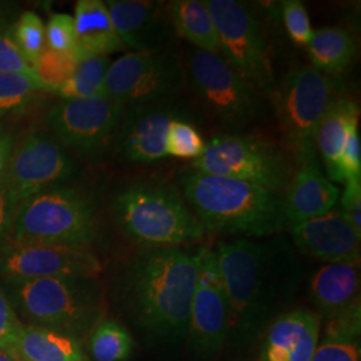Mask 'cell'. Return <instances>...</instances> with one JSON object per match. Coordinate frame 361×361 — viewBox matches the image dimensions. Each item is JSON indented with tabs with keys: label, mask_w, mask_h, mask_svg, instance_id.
Wrapping results in <instances>:
<instances>
[{
	"label": "cell",
	"mask_w": 361,
	"mask_h": 361,
	"mask_svg": "<svg viewBox=\"0 0 361 361\" xmlns=\"http://www.w3.org/2000/svg\"><path fill=\"white\" fill-rule=\"evenodd\" d=\"M214 252L231 308L228 341L235 348L250 347L295 296L301 279L298 259L281 238L219 243Z\"/></svg>",
	"instance_id": "obj_1"
},
{
	"label": "cell",
	"mask_w": 361,
	"mask_h": 361,
	"mask_svg": "<svg viewBox=\"0 0 361 361\" xmlns=\"http://www.w3.org/2000/svg\"><path fill=\"white\" fill-rule=\"evenodd\" d=\"M198 274V250L180 246L147 249L131 265L128 297L135 319L152 335H188Z\"/></svg>",
	"instance_id": "obj_2"
},
{
	"label": "cell",
	"mask_w": 361,
	"mask_h": 361,
	"mask_svg": "<svg viewBox=\"0 0 361 361\" xmlns=\"http://www.w3.org/2000/svg\"><path fill=\"white\" fill-rule=\"evenodd\" d=\"M182 190L205 233L262 238L288 225L284 197L253 183L194 170Z\"/></svg>",
	"instance_id": "obj_3"
},
{
	"label": "cell",
	"mask_w": 361,
	"mask_h": 361,
	"mask_svg": "<svg viewBox=\"0 0 361 361\" xmlns=\"http://www.w3.org/2000/svg\"><path fill=\"white\" fill-rule=\"evenodd\" d=\"M1 288L22 323L70 336L80 343L106 314L104 292L97 279H1Z\"/></svg>",
	"instance_id": "obj_4"
},
{
	"label": "cell",
	"mask_w": 361,
	"mask_h": 361,
	"mask_svg": "<svg viewBox=\"0 0 361 361\" xmlns=\"http://www.w3.org/2000/svg\"><path fill=\"white\" fill-rule=\"evenodd\" d=\"M114 212L130 240L149 249L182 245L205 235L178 192L164 185H131L116 195Z\"/></svg>",
	"instance_id": "obj_5"
},
{
	"label": "cell",
	"mask_w": 361,
	"mask_h": 361,
	"mask_svg": "<svg viewBox=\"0 0 361 361\" xmlns=\"http://www.w3.org/2000/svg\"><path fill=\"white\" fill-rule=\"evenodd\" d=\"M98 234L97 207L73 188H58L22 201L10 240L59 245L91 246Z\"/></svg>",
	"instance_id": "obj_6"
},
{
	"label": "cell",
	"mask_w": 361,
	"mask_h": 361,
	"mask_svg": "<svg viewBox=\"0 0 361 361\" xmlns=\"http://www.w3.org/2000/svg\"><path fill=\"white\" fill-rule=\"evenodd\" d=\"M344 94L338 78L326 75L312 65L290 71L274 86L271 101L295 158L316 152L314 133L328 110Z\"/></svg>",
	"instance_id": "obj_7"
},
{
	"label": "cell",
	"mask_w": 361,
	"mask_h": 361,
	"mask_svg": "<svg viewBox=\"0 0 361 361\" xmlns=\"http://www.w3.org/2000/svg\"><path fill=\"white\" fill-rule=\"evenodd\" d=\"M195 171L244 180L281 195L295 168L274 145L244 134H222L212 138L204 153L192 164Z\"/></svg>",
	"instance_id": "obj_8"
},
{
	"label": "cell",
	"mask_w": 361,
	"mask_h": 361,
	"mask_svg": "<svg viewBox=\"0 0 361 361\" xmlns=\"http://www.w3.org/2000/svg\"><path fill=\"white\" fill-rule=\"evenodd\" d=\"M123 106L106 95L62 99L44 116L52 137L71 154L97 161L106 154L119 133Z\"/></svg>",
	"instance_id": "obj_9"
},
{
	"label": "cell",
	"mask_w": 361,
	"mask_h": 361,
	"mask_svg": "<svg viewBox=\"0 0 361 361\" xmlns=\"http://www.w3.org/2000/svg\"><path fill=\"white\" fill-rule=\"evenodd\" d=\"M205 3L217 27L219 54L259 94H271L276 86L271 56L256 15L235 0Z\"/></svg>",
	"instance_id": "obj_10"
},
{
	"label": "cell",
	"mask_w": 361,
	"mask_h": 361,
	"mask_svg": "<svg viewBox=\"0 0 361 361\" xmlns=\"http://www.w3.org/2000/svg\"><path fill=\"white\" fill-rule=\"evenodd\" d=\"M189 78L201 102L231 129L252 125L265 110L261 94L221 54L194 50Z\"/></svg>",
	"instance_id": "obj_11"
},
{
	"label": "cell",
	"mask_w": 361,
	"mask_h": 361,
	"mask_svg": "<svg viewBox=\"0 0 361 361\" xmlns=\"http://www.w3.org/2000/svg\"><path fill=\"white\" fill-rule=\"evenodd\" d=\"M183 80L182 66L174 54L166 50L133 51L111 62L104 95L128 109L173 98Z\"/></svg>",
	"instance_id": "obj_12"
},
{
	"label": "cell",
	"mask_w": 361,
	"mask_h": 361,
	"mask_svg": "<svg viewBox=\"0 0 361 361\" xmlns=\"http://www.w3.org/2000/svg\"><path fill=\"white\" fill-rule=\"evenodd\" d=\"M77 170L73 155L50 133L34 130L15 143L3 180L19 205L37 194L68 186Z\"/></svg>",
	"instance_id": "obj_13"
},
{
	"label": "cell",
	"mask_w": 361,
	"mask_h": 361,
	"mask_svg": "<svg viewBox=\"0 0 361 361\" xmlns=\"http://www.w3.org/2000/svg\"><path fill=\"white\" fill-rule=\"evenodd\" d=\"M101 271L102 264L90 246L16 243L13 240L0 245L1 279H97Z\"/></svg>",
	"instance_id": "obj_14"
},
{
	"label": "cell",
	"mask_w": 361,
	"mask_h": 361,
	"mask_svg": "<svg viewBox=\"0 0 361 361\" xmlns=\"http://www.w3.org/2000/svg\"><path fill=\"white\" fill-rule=\"evenodd\" d=\"M229 325L231 308L217 256L204 246L198 250V274L188 326L192 348L202 356L219 353L228 341Z\"/></svg>",
	"instance_id": "obj_15"
},
{
	"label": "cell",
	"mask_w": 361,
	"mask_h": 361,
	"mask_svg": "<svg viewBox=\"0 0 361 361\" xmlns=\"http://www.w3.org/2000/svg\"><path fill=\"white\" fill-rule=\"evenodd\" d=\"M188 116L174 97L125 109L118 133L119 154L131 164H152L168 157L169 125Z\"/></svg>",
	"instance_id": "obj_16"
},
{
	"label": "cell",
	"mask_w": 361,
	"mask_h": 361,
	"mask_svg": "<svg viewBox=\"0 0 361 361\" xmlns=\"http://www.w3.org/2000/svg\"><path fill=\"white\" fill-rule=\"evenodd\" d=\"M293 243L300 252L326 264H359L361 234L334 210L323 217L308 219L289 226Z\"/></svg>",
	"instance_id": "obj_17"
},
{
	"label": "cell",
	"mask_w": 361,
	"mask_h": 361,
	"mask_svg": "<svg viewBox=\"0 0 361 361\" xmlns=\"http://www.w3.org/2000/svg\"><path fill=\"white\" fill-rule=\"evenodd\" d=\"M106 6L123 46L135 52L164 50L174 35L162 1L109 0Z\"/></svg>",
	"instance_id": "obj_18"
},
{
	"label": "cell",
	"mask_w": 361,
	"mask_h": 361,
	"mask_svg": "<svg viewBox=\"0 0 361 361\" xmlns=\"http://www.w3.org/2000/svg\"><path fill=\"white\" fill-rule=\"evenodd\" d=\"M285 193V219L289 226L334 212L340 195L335 183L324 177L316 152L296 158L295 174Z\"/></svg>",
	"instance_id": "obj_19"
},
{
	"label": "cell",
	"mask_w": 361,
	"mask_h": 361,
	"mask_svg": "<svg viewBox=\"0 0 361 361\" xmlns=\"http://www.w3.org/2000/svg\"><path fill=\"white\" fill-rule=\"evenodd\" d=\"M322 317L310 310H293L271 320L258 361H312L320 343Z\"/></svg>",
	"instance_id": "obj_20"
},
{
	"label": "cell",
	"mask_w": 361,
	"mask_h": 361,
	"mask_svg": "<svg viewBox=\"0 0 361 361\" xmlns=\"http://www.w3.org/2000/svg\"><path fill=\"white\" fill-rule=\"evenodd\" d=\"M310 295L322 320H335L360 305L359 264H328L314 273Z\"/></svg>",
	"instance_id": "obj_21"
},
{
	"label": "cell",
	"mask_w": 361,
	"mask_h": 361,
	"mask_svg": "<svg viewBox=\"0 0 361 361\" xmlns=\"http://www.w3.org/2000/svg\"><path fill=\"white\" fill-rule=\"evenodd\" d=\"M359 104L344 94L328 110L314 133V149L323 157L331 180L340 182L338 159L352 126L359 125Z\"/></svg>",
	"instance_id": "obj_22"
},
{
	"label": "cell",
	"mask_w": 361,
	"mask_h": 361,
	"mask_svg": "<svg viewBox=\"0 0 361 361\" xmlns=\"http://www.w3.org/2000/svg\"><path fill=\"white\" fill-rule=\"evenodd\" d=\"M73 18L75 23L77 47L85 55L109 56L125 49L104 1L79 0Z\"/></svg>",
	"instance_id": "obj_23"
},
{
	"label": "cell",
	"mask_w": 361,
	"mask_h": 361,
	"mask_svg": "<svg viewBox=\"0 0 361 361\" xmlns=\"http://www.w3.org/2000/svg\"><path fill=\"white\" fill-rule=\"evenodd\" d=\"M173 30L195 50L219 54V32L205 1L171 0L166 6Z\"/></svg>",
	"instance_id": "obj_24"
},
{
	"label": "cell",
	"mask_w": 361,
	"mask_h": 361,
	"mask_svg": "<svg viewBox=\"0 0 361 361\" xmlns=\"http://www.w3.org/2000/svg\"><path fill=\"white\" fill-rule=\"evenodd\" d=\"M23 361H90L80 341L32 325H22L16 348Z\"/></svg>",
	"instance_id": "obj_25"
},
{
	"label": "cell",
	"mask_w": 361,
	"mask_h": 361,
	"mask_svg": "<svg viewBox=\"0 0 361 361\" xmlns=\"http://www.w3.org/2000/svg\"><path fill=\"white\" fill-rule=\"evenodd\" d=\"M307 47L312 66L332 77L344 73L356 54L355 39L347 30L338 27H324L313 31Z\"/></svg>",
	"instance_id": "obj_26"
},
{
	"label": "cell",
	"mask_w": 361,
	"mask_h": 361,
	"mask_svg": "<svg viewBox=\"0 0 361 361\" xmlns=\"http://www.w3.org/2000/svg\"><path fill=\"white\" fill-rule=\"evenodd\" d=\"M360 305L328 322L312 361H361Z\"/></svg>",
	"instance_id": "obj_27"
},
{
	"label": "cell",
	"mask_w": 361,
	"mask_h": 361,
	"mask_svg": "<svg viewBox=\"0 0 361 361\" xmlns=\"http://www.w3.org/2000/svg\"><path fill=\"white\" fill-rule=\"evenodd\" d=\"M86 340L87 352L95 361H126L134 348L129 331L116 320L107 317L98 323Z\"/></svg>",
	"instance_id": "obj_28"
},
{
	"label": "cell",
	"mask_w": 361,
	"mask_h": 361,
	"mask_svg": "<svg viewBox=\"0 0 361 361\" xmlns=\"http://www.w3.org/2000/svg\"><path fill=\"white\" fill-rule=\"evenodd\" d=\"M111 61L109 56L86 55L65 85L55 91L62 99H85L104 94V80Z\"/></svg>",
	"instance_id": "obj_29"
},
{
	"label": "cell",
	"mask_w": 361,
	"mask_h": 361,
	"mask_svg": "<svg viewBox=\"0 0 361 361\" xmlns=\"http://www.w3.org/2000/svg\"><path fill=\"white\" fill-rule=\"evenodd\" d=\"M40 92L49 91L32 75L0 74V119L22 114Z\"/></svg>",
	"instance_id": "obj_30"
},
{
	"label": "cell",
	"mask_w": 361,
	"mask_h": 361,
	"mask_svg": "<svg viewBox=\"0 0 361 361\" xmlns=\"http://www.w3.org/2000/svg\"><path fill=\"white\" fill-rule=\"evenodd\" d=\"M86 56L75 47L74 51L59 52L46 47L34 63V75L49 92L61 89L73 77L78 62Z\"/></svg>",
	"instance_id": "obj_31"
},
{
	"label": "cell",
	"mask_w": 361,
	"mask_h": 361,
	"mask_svg": "<svg viewBox=\"0 0 361 361\" xmlns=\"http://www.w3.org/2000/svg\"><path fill=\"white\" fill-rule=\"evenodd\" d=\"M19 50L34 67L39 55L46 49V25L38 13L26 11L16 18L11 28Z\"/></svg>",
	"instance_id": "obj_32"
},
{
	"label": "cell",
	"mask_w": 361,
	"mask_h": 361,
	"mask_svg": "<svg viewBox=\"0 0 361 361\" xmlns=\"http://www.w3.org/2000/svg\"><path fill=\"white\" fill-rule=\"evenodd\" d=\"M205 146L201 133L188 119H176L169 125L166 155L194 161L204 153Z\"/></svg>",
	"instance_id": "obj_33"
},
{
	"label": "cell",
	"mask_w": 361,
	"mask_h": 361,
	"mask_svg": "<svg viewBox=\"0 0 361 361\" xmlns=\"http://www.w3.org/2000/svg\"><path fill=\"white\" fill-rule=\"evenodd\" d=\"M281 8L289 38L298 46L307 47L313 37V30L310 25V13L304 3L300 0H286L281 3Z\"/></svg>",
	"instance_id": "obj_34"
},
{
	"label": "cell",
	"mask_w": 361,
	"mask_h": 361,
	"mask_svg": "<svg viewBox=\"0 0 361 361\" xmlns=\"http://www.w3.org/2000/svg\"><path fill=\"white\" fill-rule=\"evenodd\" d=\"M46 47L59 52L74 51L77 34L74 18L68 13H54L46 25Z\"/></svg>",
	"instance_id": "obj_35"
},
{
	"label": "cell",
	"mask_w": 361,
	"mask_h": 361,
	"mask_svg": "<svg viewBox=\"0 0 361 361\" xmlns=\"http://www.w3.org/2000/svg\"><path fill=\"white\" fill-rule=\"evenodd\" d=\"M11 28L0 32V74H25L35 77L34 67L13 40Z\"/></svg>",
	"instance_id": "obj_36"
},
{
	"label": "cell",
	"mask_w": 361,
	"mask_h": 361,
	"mask_svg": "<svg viewBox=\"0 0 361 361\" xmlns=\"http://www.w3.org/2000/svg\"><path fill=\"white\" fill-rule=\"evenodd\" d=\"M22 325L23 323L13 310L10 298L0 286V349L7 350L16 356L18 340Z\"/></svg>",
	"instance_id": "obj_37"
},
{
	"label": "cell",
	"mask_w": 361,
	"mask_h": 361,
	"mask_svg": "<svg viewBox=\"0 0 361 361\" xmlns=\"http://www.w3.org/2000/svg\"><path fill=\"white\" fill-rule=\"evenodd\" d=\"M338 174L340 182L361 180V141L359 125L352 126L349 131L347 142L338 159Z\"/></svg>",
	"instance_id": "obj_38"
},
{
	"label": "cell",
	"mask_w": 361,
	"mask_h": 361,
	"mask_svg": "<svg viewBox=\"0 0 361 361\" xmlns=\"http://www.w3.org/2000/svg\"><path fill=\"white\" fill-rule=\"evenodd\" d=\"M340 198L341 216L349 225L361 234V180H347Z\"/></svg>",
	"instance_id": "obj_39"
},
{
	"label": "cell",
	"mask_w": 361,
	"mask_h": 361,
	"mask_svg": "<svg viewBox=\"0 0 361 361\" xmlns=\"http://www.w3.org/2000/svg\"><path fill=\"white\" fill-rule=\"evenodd\" d=\"M16 209L18 204L7 189L4 180H0V245L11 237Z\"/></svg>",
	"instance_id": "obj_40"
},
{
	"label": "cell",
	"mask_w": 361,
	"mask_h": 361,
	"mask_svg": "<svg viewBox=\"0 0 361 361\" xmlns=\"http://www.w3.org/2000/svg\"><path fill=\"white\" fill-rule=\"evenodd\" d=\"M15 137L10 130L0 123V180H3L8 166L10 157L13 154Z\"/></svg>",
	"instance_id": "obj_41"
},
{
	"label": "cell",
	"mask_w": 361,
	"mask_h": 361,
	"mask_svg": "<svg viewBox=\"0 0 361 361\" xmlns=\"http://www.w3.org/2000/svg\"><path fill=\"white\" fill-rule=\"evenodd\" d=\"M15 20H16V16H13L11 7L0 4V32L11 28Z\"/></svg>",
	"instance_id": "obj_42"
},
{
	"label": "cell",
	"mask_w": 361,
	"mask_h": 361,
	"mask_svg": "<svg viewBox=\"0 0 361 361\" xmlns=\"http://www.w3.org/2000/svg\"><path fill=\"white\" fill-rule=\"evenodd\" d=\"M0 361H19V359L13 356V353L0 349Z\"/></svg>",
	"instance_id": "obj_43"
}]
</instances>
